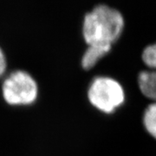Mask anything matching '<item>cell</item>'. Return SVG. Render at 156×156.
Returning a JSON list of instances; mask_svg holds the SVG:
<instances>
[{
  "label": "cell",
  "instance_id": "cell-5",
  "mask_svg": "<svg viewBox=\"0 0 156 156\" xmlns=\"http://www.w3.org/2000/svg\"><path fill=\"white\" fill-rule=\"evenodd\" d=\"M111 46L104 45H89L82 56L81 63L85 69L94 67L98 61L105 56L111 50Z\"/></svg>",
  "mask_w": 156,
  "mask_h": 156
},
{
  "label": "cell",
  "instance_id": "cell-1",
  "mask_svg": "<svg viewBox=\"0 0 156 156\" xmlns=\"http://www.w3.org/2000/svg\"><path fill=\"white\" fill-rule=\"evenodd\" d=\"M125 28L122 13L115 7L100 4L85 14L83 36L89 45L113 46Z\"/></svg>",
  "mask_w": 156,
  "mask_h": 156
},
{
  "label": "cell",
  "instance_id": "cell-2",
  "mask_svg": "<svg viewBox=\"0 0 156 156\" xmlns=\"http://www.w3.org/2000/svg\"><path fill=\"white\" fill-rule=\"evenodd\" d=\"M88 99L96 109L112 114L122 106L126 93L122 83L108 76H97L92 79L88 88Z\"/></svg>",
  "mask_w": 156,
  "mask_h": 156
},
{
  "label": "cell",
  "instance_id": "cell-7",
  "mask_svg": "<svg viewBox=\"0 0 156 156\" xmlns=\"http://www.w3.org/2000/svg\"><path fill=\"white\" fill-rule=\"evenodd\" d=\"M6 65H7V62H6L5 55L0 47V76L5 71Z\"/></svg>",
  "mask_w": 156,
  "mask_h": 156
},
{
  "label": "cell",
  "instance_id": "cell-6",
  "mask_svg": "<svg viewBox=\"0 0 156 156\" xmlns=\"http://www.w3.org/2000/svg\"><path fill=\"white\" fill-rule=\"evenodd\" d=\"M142 124L146 131L156 140V101H152L145 108L142 115Z\"/></svg>",
  "mask_w": 156,
  "mask_h": 156
},
{
  "label": "cell",
  "instance_id": "cell-3",
  "mask_svg": "<svg viewBox=\"0 0 156 156\" xmlns=\"http://www.w3.org/2000/svg\"><path fill=\"white\" fill-rule=\"evenodd\" d=\"M2 91L5 100L10 104H30L37 99L38 87L30 73L17 69L10 73L4 80Z\"/></svg>",
  "mask_w": 156,
  "mask_h": 156
},
{
  "label": "cell",
  "instance_id": "cell-4",
  "mask_svg": "<svg viewBox=\"0 0 156 156\" xmlns=\"http://www.w3.org/2000/svg\"><path fill=\"white\" fill-rule=\"evenodd\" d=\"M141 59L147 69L138 75L139 89L144 96L156 101V42L143 49Z\"/></svg>",
  "mask_w": 156,
  "mask_h": 156
}]
</instances>
